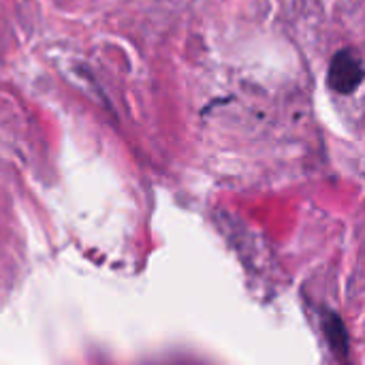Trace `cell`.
I'll list each match as a JSON object with an SVG mask.
<instances>
[{"instance_id": "obj_1", "label": "cell", "mask_w": 365, "mask_h": 365, "mask_svg": "<svg viewBox=\"0 0 365 365\" xmlns=\"http://www.w3.org/2000/svg\"><path fill=\"white\" fill-rule=\"evenodd\" d=\"M365 79V66L353 49H340L329 62L327 83L338 94H353Z\"/></svg>"}, {"instance_id": "obj_2", "label": "cell", "mask_w": 365, "mask_h": 365, "mask_svg": "<svg viewBox=\"0 0 365 365\" xmlns=\"http://www.w3.org/2000/svg\"><path fill=\"white\" fill-rule=\"evenodd\" d=\"M323 331H325V338L329 342V349L334 351V355H338L340 359H344L349 355V334H346V327L342 323V319L334 312H327L323 317Z\"/></svg>"}]
</instances>
